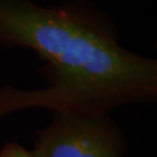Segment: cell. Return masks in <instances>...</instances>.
<instances>
[{"label":"cell","mask_w":157,"mask_h":157,"mask_svg":"<svg viewBox=\"0 0 157 157\" xmlns=\"http://www.w3.org/2000/svg\"><path fill=\"white\" fill-rule=\"evenodd\" d=\"M0 157H46L39 149L28 150L17 143H8L0 151Z\"/></svg>","instance_id":"3"},{"label":"cell","mask_w":157,"mask_h":157,"mask_svg":"<svg viewBox=\"0 0 157 157\" xmlns=\"http://www.w3.org/2000/svg\"><path fill=\"white\" fill-rule=\"evenodd\" d=\"M104 15L82 2L42 7L0 0V44L33 49L48 62L49 86L0 89V117L27 108L84 113L157 99V61L118 44Z\"/></svg>","instance_id":"1"},{"label":"cell","mask_w":157,"mask_h":157,"mask_svg":"<svg viewBox=\"0 0 157 157\" xmlns=\"http://www.w3.org/2000/svg\"><path fill=\"white\" fill-rule=\"evenodd\" d=\"M35 148L46 157H122L125 142L108 112L55 111Z\"/></svg>","instance_id":"2"}]
</instances>
